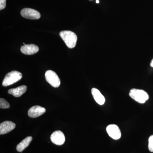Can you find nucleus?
<instances>
[{
    "label": "nucleus",
    "instance_id": "nucleus-1",
    "mask_svg": "<svg viewBox=\"0 0 153 153\" xmlns=\"http://www.w3.org/2000/svg\"><path fill=\"white\" fill-rule=\"evenodd\" d=\"M60 36L68 48L72 49L76 46L77 38L74 32L68 30L61 31Z\"/></svg>",
    "mask_w": 153,
    "mask_h": 153
},
{
    "label": "nucleus",
    "instance_id": "nucleus-2",
    "mask_svg": "<svg viewBox=\"0 0 153 153\" xmlns=\"http://www.w3.org/2000/svg\"><path fill=\"white\" fill-rule=\"evenodd\" d=\"M129 95L135 101L140 103H144L149 99L148 93L141 89L133 88L130 91Z\"/></svg>",
    "mask_w": 153,
    "mask_h": 153
},
{
    "label": "nucleus",
    "instance_id": "nucleus-3",
    "mask_svg": "<svg viewBox=\"0 0 153 153\" xmlns=\"http://www.w3.org/2000/svg\"><path fill=\"white\" fill-rule=\"evenodd\" d=\"M22 77V74L17 71H13L8 73L5 76L2 82L4 86L12 85L20 80Z\"/></svg>",
    "mask_w": 153,
    "mask_h": 153
},
{
    "label": "nucleus",
    "instance_id": "nucleus-4",
    "mask_svg": "<svg viewBox=\"0 0 153 153\" xmlns=\"http://www.w3.org/2000/svg\"><path fill=\"white\" fill-rule=\"evenodd\" d=\"M45 78L48 83L54 88L60 86V80L59 76L55 71L48 70L45 73Z\"/></svg>",
    "mask_w": 153,
    "mask_h": 153
},
{
    "label": "nucleus",
    "instance_id": "nucleus-5",
    "mask_svg": "<svg viewBox=\"0 0 153 153\" xmlns=\"http://www.w3.org/2000/svg\"><path fill=\"white\" fill-rule=\"evenodd\" d=\"M21 14L24 18L31 20H37L40 19L41 16V14L38 11L28 8L22 10Z\"/></svg>",
    "mask_w": 153,
    "mask_h": 153
},
{
    "label": "nucleus",
    "instance_id": "nucleus-6",
    "mask_svg": "<svg viewBox=\"0 0 153 153\" xmlns=\"http://www.w3.org/2000/svg\"><path fill=\"white\" fill-rule=\"evenodd\" d=\"M106 131L108 135L114 140H119L121 136L120 129L116 125H109L107 127Z\"/></svg>",
    "mask_w": 153,
    "mask_h": 153
},
{
    "label": "nucleus",
    "instance_id": "nucleus-7",
    "mask_svg": "<svg viewBox=\"0 0 153 153\" xmlns=\"http://www.w3.org/2000/svg\"><path fill=\"white\" fill-rule=\"evenodd\" d=\"M50 139L53 143L58 146L63 144L65 141L64 134L60 131H56L54 132L51 135Z\"/></svg>",
    "mask_w": 153,
    "mask_h": 153
},
{
    "label": "nucleus",
    "instance_id": "nucleus-8",
    "mask_svg": "<svg viewBox=\"0 0 153 153\" xmlns=\"http://www.w3.org/2000/svg\"><path fill=\"white\" fill-rule=\"evenodd\" d=\"M46 111V110L44 108L39 105H35L29 109L28 114L30 117L36 118L44 114Z\"/></svg>",
    "mask_w": 153,
    "mask_h": 153
},
{
    "label": "nucleus",
    "instance_id": "nucleus-9",
    "mask_svg": "<svg viewBox=\"0 0 153 153\" xmlns=\"http://www.w3.org/2000/svg\"><path fill=\"white\" fill-rule=\"evenodd\" d=\"M16 124L10 121L3 122L0 124V134H4L10 132L16 127Z\"/></svg>",
    "mask_w": 153,
    "mask_h": 153
},
{
    "label": "nucleus",
    "instance_id": "nucleus-10",
    "mask_svg": "<svg viewBox=\"0 0 153 153\" xmlns=\"http://www.w3.org/2000/svg\"><path fill=\"white\" fill-rule=\"evenodd\" d=\"M22 53L26 55H32L37 53L39 51V48L35 44H31L24 45L21 48Z\"/></svg>",
    "mask_w": 153,
    "mask_h": 153
},
{
    "label": "nucleus",
    "instance_id": "nucleus-11",
    "mask_svg": "<svg viewBox=\"0 0 153 153\" xmlns=\"http://www.w3.org/2000/svg\"><path fill=\"white\" fill-rule=\"evenodd\" d=\"M91 94L96 102L100 105H102L105 102V99L101 92L98 89L96 88H92Z\"/></svg>",
    "mask_w": 153,
    "mask_h": 153
},
{
    "label": "nucleus",
    "instance_id": "nucleus-12",
    "mask_svg": "<svg viewBox=\"0 0 153 153\" xmlns=\"http://www.w3.org/2000/svg\"><path fill=\"white\" fill-rule=\"evenodd\" d=\"M27 90V86L23 85L16 88H11L8 91V93L16 97H19L25 93Z\"/></svg>",
    "mask_w": 153,
    "mask_h": 153
},
{
    "label": "nucleus",
    "instance_id": "nucleus-13",
    "mask_svg": "<svg viewBox=\"0 0 153 153\" xmlns=\"http://www.w3.org/2000/svg\"><path fill=\"white\" fill-rule=\"evenodd\" d=\"M32 140H33V137L30 136L27 137L25 139L23 140L21 143H19V144L17 145V151L20 152L24 151L26 148L27 147L29 146Z\"/></svg>",
    "mask_w": 153,
    "mask_h": 153
},
{
    "label": "nucleus",
    "instance_id": "nucleus-14",
    "mask_svg": "<svg viewBox=\"0 0 153 153\" xmlns=\"http://www.w3.org/2000/svg\"><path fill=\"white\" fill-rule=\"evenodd\" d=\"M10 104L7 101L4 99L1 98L0 99V108L3 109H5L10 108Z\"/></svg>",
    "mask_w": 153,
    "mask_h": 153
},
{
    "label": "nucleus",
    "instance_id": "nucleus-15",
    "mask_svg": "<svg viewBox=\"0 0 153 153\" xmlns=\"http://www.w3.org/2000/svg\"><path fill=\"white\" fill-rule=\"evenodd\" d=\"M149 150L152 152H153V135L151 136L149 139Z\"/></svg>",
    "mask_w": 153,
    "mask_h": 153
},
{
    "label": "nucleus",
    "instance_id": "nucleus-16",
    "mask_svg": "<svg viewBox=\"0 0 153 153\" xmlns=\"http://www.w3.org/2000/svg\"><path fill=\"white\" fill-rule=\"evenodd\" d=\"M6 0H0V10H3L6 7Z\"/></svg>",
    "mask_w": 153,
    "mask_h": 153
},
{
    "label": "nucleus",
    "instance_id": "nucleus-17",
    "mask_svg": "<svg viewBox=\"0 0 153 153\" xmlns=\"http://www.w3.org/2000/svg\"><path fill=\"white\" fill-rule=\"evenodd\" d=\"M150 65L153 68V59L152 60V61H151Z\"/></svg>",
    "mask_w": 153,
    "mask_h": 153
},
{
    "label": "nucleus",
    "instance_id": "nucleus-18",
    "mask_svg": "<svg viewBox=\"0 0 153 153\" xmlns=\"http://www.w3.org/2000/svg\"><path fill=\"white\" fill-rule=\"evenodd\" d=\"M96 3H97V4H98V3H99V1L98 0H97V1H96Z\"/></svg>",
    "mask_w": 153,
    "mask_h": 153
}]
</instances>
